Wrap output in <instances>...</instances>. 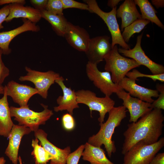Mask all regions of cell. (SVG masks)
Masks as SVG:
<instances>
[{"label":"cell","mask_w":164,"mask_h":164,"mask_svg":"<svg viewBox=\"0 0 164 164\" xmlns=\"http://www.w3.org/2000/svg\"><path fill=\"white\" fill-rule=\"evenodd\" d=\"M164 117L161 110L153 109L135 122L128 125L121 153L124 155L135 144L142 141L146 145L156 142L162 132Z\"/></svg>","instance_id":"1"},{"label":"cell","mask_w":164,"mask_h":164,"mask_svg":"<svg viewBox=\"0 0 164 164\" xmlns=\"http://www.w3.org/2000/svg\"><path fill=\"white\" fill-rule=\"evenodd\" d=\"M127 110L123 105L114 107L108 112V117L104 123H100V128L95 135L90 137L88 143L94 146L101 147L104 145L108 156L111 158L116 150L112 136L116 128L119 126L126 117Z\"/></svg>","instance_id":"2"},{"label":"cell","mask_w":164,"mask_h":164,"mask_svg":"<svg viewBox=\"0 0 164 164\" xmlns=\"http://www.w3.org/2000/svg\"><path fill=\"white\" fill-rule=\"evenodd\" d=\"M104 69L111 73L112 81L118 84L131 70L140 65L135 60L121 55L117 45H115L105 56Z\"/></svg>","instance_id":"3"},{"label":"cell","mask_w":164,"mask_h":164,"mask_svg":"<svg viewBox=\"0 0 164 164\" xmlns=\"http://www.w3.org/2000/svg\"><path fill=\"white\" fill-rule=\"evenodd\" d=\"M44 108L43 111L36 112L30 109L29 106L17 108L9 107L11 117H14L19 125L28 127L34 132L38 129L40 125H44L46 122L53 115L52 110L48 108V106L41 104Z\"/></svg>","instance_id":"4"},{"label":"cell","mask_w":164,"mask_h":164,"mask_svg":"<svg viewBox=\"0 0 164 164\" xmlns=\"http://www.w3.org/2000/svg\"><path fill=\"white\" fill-rule=\"evenodd\" d=\"M164 146L163 137L151 145L140 141L124 155L123 164H150L153 158Z\"/></svg>","instance_id":"5"},{"label":"cell","mask_w":164,"mask_h":164,"mask_svg":"<svg viewBox=\"0 0 164 164\" xmlns=\"http://www.w3.org/2000/svg\"><path fill=\"white\" fill-rule=\"evenodd\" d=\"M84 2L88 6L89 12L94 13L101 17L108 27L111 36V47L115 45H119L122 48L130 49V46L124 40L118 24L116 17L117 7L112 9L109 12H105L99 7L95 0H84Z\"/></svg>","instance_id":"6"},{"label":"cell","mask_w":164,"mask_h":164,"mask_svg":"<svg viewBox=\"0 0 164 164\" xmlns=\"http://www.w3.org/2000/svg\"><path fill=\"white\" fill-rule=\"evenodd\" d=\"M77 103L83 104L89 108L91 117L93 111L99 113L98 118L100 123L104 121L105 114L108 113L114 106L115 102L110 97H98L94 92L89 90L83 89L75 91Z\"/></svg>","instance_id":"7"},{"label":"cell","mask_w":164,"mask_h":164,"mask_svg":"<svg viewBox=\"0 0 164 164\" xmlns=\"http://www.w3.org/2000/svg\"><path fill=\"white\" fill-rule=\"evenodd\" d=\"M86 70L89 79L105 96L110 97L113 93H116L121 89L112 81L111 73L107 71H100L97 64L88 62Z\"/></svg>","instance_id":"8"},{"label":"cell","mask_w":164,"mask_h":164,"mask_svg":"<svg viewBox=\"0 0 164 164\" xmlns=\"http://www.w3.org/2000/svg\"><path fill=\"white\" fill-rule=\"evenodd\" d=\"M25 69L27 72L26 75L20 76L19 80L32 82L35 85V88L38 91V94L43 98L46 99L49 89L60 77V74L51 70L42 72L32 70L27 67Z\"/></svg>","instance_id":"9"},{"label":"cell","mask_w":164,"mask_h":164,"mask_svg":"<svg viewBox=\"0 0 164 164\" xmlns=\"http://www.w3.org/2000/svg\"><path fill=\"white\" fill-rule=\"evenodd\" d=\"M143 34V32H142L137 36L136 44L133 49L126 50L119 48L118 49L119 53L134 60L140 65L145 66L153 75L164 73V66L152 61L146 56L142 50L141 46V42Z\"/></svg>","instance_id":"10"},{"label":"cell","mask_w":164,"mask_h":164,"mask_svg":"<svg viewBox=\"0 0 164 164\" xmlns=\"http://www.w3.org/2000/svg\"><path fill=\"white\" fill-rule=\"evenodd\" d=\"M116 94L118 98L123 101V106L129 113L130 122H136L139 118L152 109L150 108L151 104L132 96L122 89Z\"/></svg>","instance_id":"11"},{"label":"cell","mask_w":164,"mask_h":164,"mask_svg":"<svg viewBox=\"0 0 164 164\" xmlns=\"http://www.w3.org/2000/svg\"><path fill=\"white\" fill-rule=\"evenodd\" d=\"M110 37L106 35L90 38L85 52L88 62L97 64L103 61L112 49Z\"/></svg>","instance_id":"12"},{"label":"cell","mask_w":164,"mask_h":164,"mask_svg":"<svg viewBox=\"0 0 164 164\" xmlns=\"http://www.w3.org/2000/svg\"><path fill=\"white\" fill-rule=\"evenodd\" d=\"M64 37L73 48L84 52L90 39L89 34L84 29L69 22Z\"/></svg>","instance_id":"13"},{"label":"cell","mask_w":164,"mask_h":164,"mask_svg":"<svg viewBox=\"0 0 164 164\" xmlns=\"http://www.w3.org/2000/svg\"><path fill=\"white\" fill-rule=\"evenodd\" d=\"M118 84L132 96L150 104L154 100L152 97H158L159 96V92L156 90L140 86L136 83V80L126 77L124 78Z\"/></svg>","instance_id":"14"},{"label":"cell","mask_w":164,"mask_h":164,"mask_svg":"<svg viewBox=\"0 0 164 164\" xmlns=\"http://www.w3.org/2000/svg\"><path fill=\"white\" fill-rule=\"evenodd\" d=\"M5 87L7 95L11 97L14 102L19 104L20 107L29 106L28 103L29 99L38 93L35 88L19 84L13 80L8 82Z\"/></svg>","instance_id":"15"},{"label":"cell","mask_w":164,"mask_h":164,"mask_svg":"<svg viewBox=\"0 0 164 164\" xmlns=\"http://www.w3.org/2000/svg\"><path fill=\"white\" fill-rule=\"evenodd\" d=\"M64 80L63 77L60 76L55 80V82L61 88L63 94L57 98L56 102L58 105L54 107V110L56 112L66 110L73 115L74 109L79 107L77 101L75 91L70 87H67L63 82Z\"/></svg>","instance_id":"16"},{"label":"cell","mask_w":164,"mask_h":164,"mask_svg":"<svg viewBox=\"0 0 164 164\" xmlns=\"http://www.w3.org/2000/svg\"><path fill=\"white\" fill-rule=\"evenodd\" d=\"M34 135L40 142L41 145L54 157L50 164H66L67 158L71 153L70 146L64 149L59 148L51 143L47 139V134L43 130L39 129L34 132Z\"/></svg>","instance_id":"17"},{"label":"cell","mask_w":164,"mask_h":164,"mask_svg":"<svg viewBox=\"0 0 164 164\" xmlns=\"http://www.w3.org/2000/svg\"><path fill=\"white\" fill-rule=\"evenodd\" d=\"M32 131L23 125L14 124L9 137V142L5 154L13 164H17L19 146L23 136Z\"/></svg>","instance_id":"18"},{"label":"cell","mask_w":164,"mask_h":164,"mask_svg":"<svg viewBox=\"0 0 164 164\" xmlns=\"http://www.w3.org/2000/svg\"><path fill=\"white\" fill-rule=\"evenodd\" d=\"M23 24L19 27L10 30L0 32V48L2 54L9 55L11 52L9 48L10 43L16 36L23 32L28 31L37 32L40 30L39 27L29 20L22 19Z\"/></svg>","instance_id":"19"},{"label":"cell","mask_w":164,"mask_h":164,"mask_svg":"<svg viewBox=\"0 0 164 164\" xmlns=\"http://www.w3.org/2000/svg\"><path fill=\"white\" fill-rule=\"evenodd\" d=\"M9 5V13L5 21L7 22L14 18H22L36 23L42 18L40 12L34 8L25 6L19 3L11 4Z\"/></svg>","instance_id":"20"},{"label":"cell","mask_w":164,"mask_h":164,"mask_svg":"<svg viewBox=\"0 0 164 164\" xmlns=\"http://www.w3.org/2000/svg\"><path fill=\"white\" fill-rule=\"evenodd\" d=\"M116 18H121V28L123 31L124 28L135 20L142 19L134 0H125L116 11Z\"/></svg>","instance_id":"21"},{"label":"cell","mask_w":164,"mask_h":164,"mask_svg":"<svg viewBox=\"0 0 164 164\" xmlns=\"http://www.w3.org/2000/svg\"><path fill=\"white\" fill-rule=\"evenodd\" d=\"M7 96L4 87L3 96L0 98V135L8 138L14 124L11 118Z\"/></svg>","instance_id":"22"},{"label":"cell","mask_w":164,"mask_h":164,"mask_svg":"<svg viewBox=\"0 0 164 164\" xmlns=\"http://www.w3.org/2000/svg\"><path fill=\"white\" fill-rule=\"evenodd\" d=\"M82 156L83 160L88 161L91 164H114L107 158L102 149L87 142L84 145Z\"/></svg>","instance_id":"23"},{"label":"cell","mask_w":164,"mask_h":164,"mask_svg":"<svg viewBox=\"0 0 164 164\" xmlns=\"http://www.w3.org/2000/svg\"><path fill=\"white\" fill-rule=\"evenodd\" d=\"M40 12L42 18L51 24L52 28L56 34L64 37L68 22L63 15L52 14L46 10Z\"/></svg>","instance_id":"24"},{"label":"cell","mask_w":164,"mask_h":164,"mask_svg":"<svg viewBox=\"0 0 164 164\" xmlns=\"http://www.w3.org/2000/svg\"><path fill=\"white\" fill-rule=\"evenodd\" d=\"M135 5L139 7L141 13L142 19L149 20L154 23L162 29L164 26L157 16L156 10L148 0H134Z\"/></svg>","instance_id":"25"},{"label":"cell","mask_w":164,"mask_h":164,"mask_svg":"<svg viewBox=\"0 0 164 164\" xmlns=\"http://www.w3.org/2000/svg\"><path fill=\"white\" fill-rule=\"evenodd\" d=\"M39 140L36 138L32 139V146L33 150L32 155L33 156L35 164H47L53 157L41 145L38 144Z\"/></svg>","instance_id":"26"},{"label":"cell","mask_w":164,"mask_h":164,"mask_svg":"<svg viewBox=\"0 0 164 164\" xmlns=\"http://www.w3.org/2000/svg\"><path fill=\"white\" fill-rule=\"evenodd\" d=\"M150 21L142 19H138L125 27L121 35L124 41L128 43L135 33L140 32Z\"/></svg>","instance_id":"27"},{"label":"cell","mask_w":164,"mask_h":164,"mask_svg":"<svg viewBox=\"0 0 164 164\" xmlns=\"http://www.w3.org/2000/svg\"><path fill=\"white\" fill-rule=\"evenodd\" d=\"M126 77L136 80H138V77H145L151 79L154 82L157 80H159L162 82H164V73L157 75L145 74L135 69H133L131 71L128 72L126 74Z\"/></svg>","instance_id":"28"},{"label":"cell","mask_w":164,"mask_h":164,"mask_svg":"<svg viewBox=\"0 0 164 164\" xmlns=\"http://www.w3.org/2000/svg\"><path fill=\"white\" fill-rule=\"evenodd\" d=\"M156 90L159 92L158 98L151 104L150 108L152 109H164V84H157Z\"/></svg>","instance_id":"29"},{"label":"cell","mask_w":164,"mask_h":164,"mask_svg":"<svg viewBox=\"0 0 164 164\" xmlns=\"http://www.w3.org/2000/svg\"><path fill=\"white\" fill-rule=\"evenodd\" d=\"M63 5L61 0H48L46 10L54 14L63 15Z\"/></svg>","instance_id":"30"},{"label":"cell","mask_w":164,"mask_h":164,"mask_svg":"<svg viewBox=\"0 0 164 164\" xmlns=\"http://www.w3.org/2000/svg\"><path fill=\"white\" fill-rule=\"evenodd\" d=\"M63 9L74 8L90 11L88 5L85 3L80 2L73 0H61Z\"/></svg>","instance_id":"31"},{"label":"cell","mask_w":164,"mask_h":164,"mask_svg":"<svg viewBox=\"0 0 164 164\" xmlns=\"http://www.w3.org/2000/svg\"><path fill=\"white\" fill-rule=\"evenodd\" d=\"M84 149V145H82L73 152L70 153L67 159L66 164H78Z\"/></svg>","instance_id":"32"},{"label":"cell","mask_w":164,"mask_h":164,"mask_svg":"<svg viewBox=\"0 0 164 164\" xmlns=\"http://www.w3.org/2000/svg\"><path fill=\"white\" fill-rule=\"evenodd\" d=\"M62 122L64 128L70 131L73 130L75 126V121L72 115L69 113L64 114L62 118Z\"/></svg>","instance_id":"33"},{"label":"cell","mask_w":164,"mask_h":164,"mask_svg":"<svg viewBox=\"0 0 164 164\" xmlns=\"http://www.w3.org/2000/svg\"><path fill=\"white\" fill-rule=\"evenodd\" d=\"M2 52L0 48V85H2L5 79L9 74V69L5 65L3 62L2 56Z\"/></svg>","instance_id":"34"},{"label":"cell","mask_w":164,"mask_h":164,"mask_svg":"<svg viewBox=\"0 0 164 164\" xmlns=\"http://www.w3.org/2000/svg\"><path fill=\"white\" fill-rule=\"evenodd\" d=\"M47 0H30V2L34 8L40 12L46 9Z\"/></svg>","instance_id":"35"},{"label":"cell","mask_w":164,"mask_h":164,"mask_svg":"<svg viewBox=\"0 0 164 164\" xmlns=\"http://www.w3.org/2000/svg\"><path fill=\"white\" fill-rule=\"evenodd\" d=\"M10 8L9 5H6L0 9V30L3 28L2 23L5 20L9 13Z\"/></svg>","instance_id":"36"},{"label":"cell","mask_w":164,"mask_h":164,"mask_svg":"<svg viewBox=\"0 0 164 164\" xmlns=\"http://www.w3.org/2000/svg\"><path fill=\"white\" fill-rule=\"evenodd\" d=\"M150 164H164V153L156 154L152 160Z\"/></svg>","instance_id":"37"},{"label":"cell","mask_w":164,"mask_h":164,"mask_svg":"<svg viewBox=\"0 0 164 164\" xmlns=\"http://www.w3.org/2000/svg\"><path fill=\"white\" fill-rule=\"evenodd\" d=\"M26 2L24 0H0V5L4 4L19 3L24 5Z\"/></svg>","instance_id":"38"},{"label":"cell","mask_w":164,"mask_h":164,"mask_svg":"<svg viewBox=\"0 0 164 164\" xmlns=\"http://www.w3.org/2000/svg\"><path fill=\"white\" fill-rule=\"evenodd\" d=\"M151 2L157 9L163 8L164 7V0H152Z\"/></svg>","instance_id":"39"},{"label":"cell","mask_w":164,"mask_h":164,"mask_svg":"<svg viewBox=\"0 0 164 164\" xmlns=\"http://www.w3.org/2000/svg\"><path fill=\"white\" fill-rule=\"evenodd\" d=\"M121 1V0H109L108 2L107 5L112 9L117 7V5Z\"/></svg>","instance_id":"40"},{"label":"cell","mask_w":164,"mask_h":164,"mask_svg":"<svg viewBox=\"0 0 164 164\" xmlns=\"http://www.w3.org/2000/svg\"><path fill=\"white\" fill-rule=\"evenodd\" d=\"M6 160L3 157L0 158V164H5Z\"/></svg>","instance_id":"41"},{"label":"cell","mask_w":164,"mask_h":164,"mask_svg":"<svg viewBox=\"0 0 164 164\" xmlns=\"http://www.w3.org/2000/svg\"><path fill=\"white\" fill-rule=\"evenodd\" d=\"M4 87L0 85V94H3L4 93Z\"/></svg>","instance_id":"42"},{"label":"cell","mask_w":164,"mask_h":164,"mask_svg":"<svg viewBox=\"0 0 164 164\" xmlns=\"http://www.w3.org/2000/svg\"><path fill=\"white\" fill-rule=\"evenodd\" d=\"M18 161L19 162V164H22V159L20 156H18Z\"/></svg>","instance_id":"43"}]
</instances>
